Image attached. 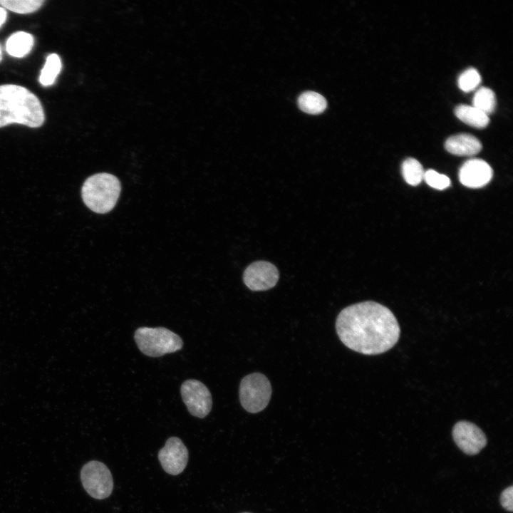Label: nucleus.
Returning a JSON list of instances; mask_svg holds the SVG:
<instances>
[{"instance_id":"obj_9","label":"nucleus","mask_w":513,"mask_h":513,"mask_svg":"<svg viewBox=\"0 0 513 513\" xmlns=\"http://www.w3.org/2000/svg\"><path fill=\"white\" fill-rule=\"evenodd\" d=\"M279 276V271L274 264L266 261H257L244 270L243 281L252 291H265L276 284Z\"/></svg>"},{"instance_id":"obj_17","label":"nucleus","mask_w":513,"mask_h":513,"mask_svg":"<svg viewBox=\"0 0 513 513\" xmlns=\"http://www.w3.org/2000/svg\"><path fill=\"white\" fill-rule=\"evenodd\" d=\"M472 103V106L488 115L492 113L495 109V94L490 88L481 87L475 92Z\"/></svg>"},{"instance_id":"obj_12","label":"nucleus","mask_w":513,"mask_h":513,"mask_svg":"<svg viewBox=\"0 0 513 513\" xmlns=\"http://www.w3.org/2000/svg\"><path fill=\"white\" fill-rule=\"evenodd\" d=\"M480 141L474 135L460 133L449 137L445 147L450 153L458 156H472L482 149Z\"/></svg>"},{"instance_id":"obj_23","label":"nucleus","mask_w":513,"mask_h":513,"mask_svg":"<svg viewBox=\"0 0 513 513\" xmlns=\"http://www.w3.org/2000/svg\"><path fill=\"white\" fill-rule=\"evenodd\" d=\"M6 11L3 7H0V27L6 19Z\"/></svg>"},{"instance_id":"obj_7","label":"nucleus","mask_w":513,"mask_h":513,"mask_svg":"<svg viewBox=\"0 0 513 513\" xmlns=\"http://www.w3.org/2000/svg\"><path fill=\"white\" fill-rule=\"evenodd\" d=\"M180 393L191 415L203 418L209 413L212 405V395L202 382L195 379L185 380L181 385Z\"/></svg>"},{"instance_id":"obj_22","label":"nucleus","mask_w":513,"mask_h":513,"mask_svg":"<svg viewBox=\"0 0 513 513\" xmlns=\"http://www.w3.org/2000/svg\"><path fill=\"white\" fill-rule=\"evenodd\" d=\"M513 487L506 488L501 494L500 503L502 506L509 512L513 510Z\"/></svg>"},{"instance_id":"obj_13","label":"nucleus","mask_w":513,"mask_h":513,"mask_svg":"<svg viewBox=\"0 0 513 513\" xmlns=\"http://www.w3.org/2000/svg\"><path fill=\"white\" fill-rule=\"evenodd\" d=\"M34 40L31 34L18 31L7 39L6 49L7 53L17 58H21L28 54L32 49Z\"/></svg>"},{"instance_id":"obj_21","label":"nucleus","mask_w":513,"mask_h":513,"mask_svg":"<svg viewBox=\"0 0 513 513\" xmlns=\"http://www.w3.org/2000/svg\"><path fill=\"white\" fill-rule=\"evenodd\" d=\"M423 179L429 186L436 190H445L450 185V180L447 176L431 169L425 171Z\"/></svg>"},{"instance_id":"obj_11","label":"nucleus","mask_w":513,"mask_h":513,"mask_svg":"<svg viewBox=\"0 0 513 513\" xmlns=\"http://www.w3.org/2000/svg\"><path fill=\"white\" fill-rule=\"evenodd\" d=\"M493 171L490 165L482 159L472 158L465 161L459 170L460 182L465 187L480 188L492 180Z\"/></svg>"},{"instance_id":"obj_10","label":"nucleus","mask_w":513,"mask_h":513,"mask_svg":"<svg viewBox=\"0 0 513 513\" xmlns=\"http://www.w3.org/2000/svg\"><path fill=\"white\" fill-rule=\"evenodd\" d=\"M158 459L167 473L177 475L187 464L188 451L180 438L171 437L158 452Z\"/></svg>"},{"instance_id":"obj_16","label":"nucleus","mask_w":513,"mask_h":513,"mask_svg":"<svg viewBox=\"0 0 513 513\" xmlns=\"http://www.w3.org/2000/svg\"><path fill=\"white\" fill-rule=\"evenodd\" d=\"M401 172L405 182L412 186L419 185L423 180L425 174L420 162L412 157H408L403 162Z\"/></svg>"},{"instance_id":"obj_24","label":"nucleus","mask_w":513,"mask_h":513,"mask_svg":"<svg viewBox=\"0 0 513 513\" xmlns=\"http://www.w3.org/2000/svg\"><path fill=\"white\" fill-rule=\"evenodd\" d=\"M1 60H2V52H1V48L0 46V62L1 61Z\"/></svg>"},{"instance_id":"obj_19","label":"nucleus","mask_w":513,"mask_h":513,"mask_svg":"<svg viewBox=\"0 0 513 513\" xmlns=\"http://www.w3.org/2000/svg\"><path fill=\"white\" fill-rule=\"evenodd\" d=\"M43 0H0V5L18 14H28L38 10Z\"/></svg>"},{"instance_id":"obj_25","label":"nucleus","mask_w":513,"mask_h":513,"mask_svg":"<svg viewBox=\"0 0 513 513\" xmlns=\"http://www.w3.org/2000/svg\"><path fill=\"white\" fill-rule=\"evenodd\" d=\"M244 513H247V512H244Z\"/></svg>"},{"instance_id":"obj_6","label":"nucleus","mask_w":513,"mask_h":513,"mask_svg":"<svg viewBox=\"0 0 513 513\" xmlns=\"http://www.w3.org/2000/svg\"><path fill=\"white\" fill-rule=\"evenodd\" d=\"M81 480L86 491L95 499H103L109 497L113 489L110 470L98 461H90L83 465Z\"/></svg>"},{"instance_id":"obj_4","label":"nucleus","mask_w":513,"mask_h":513,"mask_svg":"<svg viewBox=\"0 0 513 513\" xmlns=\"http://www.w3.org/2000/svg\"><path fill=\"white\" fill-rule=\"evenodd\" d=\"M134 338L140 351L150 357L174 353L183 346L177 334L164 327H140L135 331Z\"/></svg>"},{"instance_id":"obj_2","label":"nucleus","mask_w":513,"mask_h":513,"mask_svg":"<svg viewBox=\"0 0 513 513\" xmlns=\"http://www.w3.org/2000/svg\"><path fill=\"white\" fill-rule=\"evenodd\" d=\"M44 120L42 105L29 90L14 84L0 86V128L11 123L38 128Z\"/></svg>"},{"instance_id":"obj_20","label":"nucleus","mask_w":513,"mask_h":513,"mask_svg":"<svg viewBox=\"0 0 513 513\" xmlns=\"http://www.w3.org/2000/svg\"><path fill=\"white\" fill-rule=\"evenodd\" d=\"M480 83L481 76L474 68L465 70L458 78V86L465 92L475 90Z\"/></svg>"},{"instance_id":"obj_8","label":"nucleus","mask_w":513,"mask_h":513,"mask_svg":"<svg viewBox=\"0 0 513 513\" xmlns=\"http://www.w3.org/2000/svg\"><path fill=\"white\" fill-rule=\"evenodd\" d=\"M452 437L457 447L465 454L475 455L486 446L483 431L469 421H459L453 427Z\"/></svg>"},{"instance_id":"obj_3","label":"nucleus","mask_w":513,"mask_h":513,"mask_svg":"<svg viewBox=\"0 0 513 513\" xmlns=\"http://www.w3.org/2000/svg\"><path fill=\"white\" fill-rule=\"evenodd\" d=\"M120 192L118 179L109 173H98L89 177L83 183L81 196L86 205L92 211L103 214L115 205Z\"/></svg>"},{"instance_id":"obj_14","label":"nucleus","mask_w":513,"mask_h":513,"mask_svg":"<svg viewBox=\"0 0 513 513\" xmlns=\"http://www.w3.org/2000/svg\"><path fill=\"white\" fill-rule=\"evenodd\" d=\"M455 115L465 124L476 128H484L489 123L488 115L472 105H457L455 108Z\"/></svg>"},{"instance_id":"obj_18","label":"nucleus","mask_w":513,"mask_h":513,"mask_svg":"<svg viewBox=\"0 0 513 513\" xmlns=\"http://www.w3.org/2000/svg\"><path fill=\"white\" fill-rule=\"evenodd\" d=\"M61 69V61L56 53L50 54L46 61L39 77V82L44 86H51L55 81Z\"/></svg>"},{"instance_id":"obj_1","label":"nucleus","mask_w":513,"mask_h":513,"mask_svg":"<svg viewBox=\"0 0 513 513\" xmlns=\"http://www.w3.org/2000/svg\"><path fill=\"white\" fill-rule=\"evenodd\" d=\"M336 329L346 347L365 355L388 351L398 342L400 333L393 312L372 301L344 308L336 318Z\"/></svg>"},{"instance_id":"obj_5","label":"nucleus","mask_w":513,"mask_h":513,"mask_svg":"<svg viewBox=\"0 0 513 513\" xmlns=\"http://www.w3.org/2000/svg\"><path fill=\"white\" fill-rule=\"evenodd\" d=\"M271 392V383L264 374H249L244 377L240 383V403L247 412L259 413L267 406Z\"/></svg>"},{"instance_id":"obj_15","label":"nucleus","mask_w":513,"mask_h":513,"mask_svg":"<svg viewBox=\"0 0 513 513\" xmlns=\"http://www.w3.org/2000/svg\"><path fill=\"white\" fill-rule=\"evenodd\" d=\"M298 104L301 110L309 114H319L327 105L324 97L314 91H306L300 95Z\"/></svg>"}]
</instances>
